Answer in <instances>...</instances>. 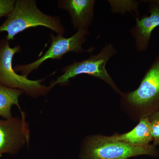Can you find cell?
I'll return each instance as SVG.
<instances>
[{
    "label": "cell",
    "mask_w": 159,
    "mask_h": 159,
    "mask_svg": "<svg viewBox=\"0 0 159 159\" xmlns=\"http://www.w3.org/2000/svg\"><path fill=\"white\" fill-rule=\"evenodd\" d=\"M120 104L135 121L159 111V54L145 72L136 89L120 95Z\"/></svg>",
    "instance_id": "obj_1"
},
{
    "label": "cell",
    "mask_w": 159,
    "mask_h": 159,
    "mask_svg": "<svg viewBox=\"0 0 159 159\" xmlns=\"http://www.w3.org/2000/svg\"><path fill=\"white\" fill-rule=\"evenodd\" d=\"M35 0H16L13 10L0 25V33L7 32L6 38L14 40L16 35L26 29L42 26L57 34L63 35L65 29L59 16L43 13L37 6Z\"/></svg>",
    "instance_id": "obj_2"
},
{
    "label": "cell",
    "mask_w": 159,
    "mask_h": 159,
    "mask_svg": "<svg viewBox=\"0 0 159 159\" xmlns=\"http://www.w3.org/2000/svg\"><path fill=\"white\" fill-rule=\"evenodd\" d=\"M159 157V150L153 144L134 146L114 139L111 136L93 135L83 141L80 159H129L139 156Z\"/></svg>",
    "instance_id": "obj_3"
},
{
    "label": "cell",
    "mask_w": 159,
    "mask_h": 159,
    "mask_svg": "<svg viewBox=\"0 0 159 159\" xmlns=\"http://www.w3.org/2000/svg\"><path fill=\"white\" fill-rule=\"evenodd\" d=\"M116 53L113 45L107 44L98 54H92L87 59L81 61H74L64 67L62 69V74L55 80H52L49 87L51 89L57 84L63 85L67 83L70 79L78 75L87 74L101 80L116 93L121 95L122 92L114 82L106 68L108 61Z\"/></svg>",
    "instance_id": "obj_4"
},
{
    "label": "cell",
    "mask_w": 159,
    "mask_h": 159,
    "mask_svg": "<svg viewBox=\"0 0 159 159\" xmlns=\"http://www.w3.org/2000/svg\"><path fill=\"white\" fill-rule=\"evenodd\" d=\"M21 51L19 45L11 48L10 41L6 37L0 39V84L10 88L20 90L31 97L45 96L51 90L49 86L43 84L46 77L31 80L15 71L12 66L13 57Z\"/></svg>",
    "instance_id": "obj_5"
},
{
    "label": "cell",
    "mask_w": 159,
    "mask_h": 159,
    "mask_svg": "<svg viewBox=\"0 0 159 159\" xmlns=\"http://www.w3.org/2000/svg\"><path fill=\"white\" fill-rule=\"evenodd\" d=\"M89 33L86 31L78 30L72 36L66 38L62 34H50L51 43L49 49L44 54L33 62L28 64L17 65L15 66V71L20 72L21 75L28 77L32 71L37 70L40 66L49 59L60 60L63 57L69 52L80 54L91 53L95 49V47H91L85 50L83 48L84 43L87 40V36Z\"/></svg>",
    "instance_id": "obj_6"
},
{
    "label": "cell",
    "mask_w": 159,
    "mask_h": 159,
    "mask_svg": "<svg viewBox=\"0 0 159 159\" xmlns=\"http://www.w3.org/2000/svg\"><path fill=\"white\" fill-rule=\"evenodd\" d=\"M9 119H0V159L5 154H17L30 141V130L25 113Z\"/></svg>",
    "instance_id": "obj_7"
},
{
    "label": "cell",
    "mask_w": 159,
    "mask_h": 159,
    "mask_svg": "<svg viewBox=\"0 0 159 159\" xmlns=\"http://www.w3.org/2000/svg\"><path fill=\"white\" fill-rule=\"evenodd\" d=\"M149 15L135 17L136 24L130 30L137 51L145 52L148 48L152 32L159 27V1H151L148 6Z\"/></svg>",
    "instance_id": "obj_8"
},
{
    "label": "cell",
    "mask_w": 159,
    "mask_h": 159,
    "mask_svg": "<svg viewBox=\"0 0 159 159\" xmlns=\"http://www.w3.org/2000/svg\"><path fill=\"white\" fill-rule=\"evenodd\" d=\"M94 0H58V7L69 12L75 29L89 33L94 17Z\"/></svg>",
    "instance_id": "obj_9"
},
{
    "label": "cell",
    "mask_w": 159,
    "mask_h": 159,
    "mask_svg": "<svg viewBox=\"0 0 159 159\" xmlns=\"http://www.w3.org/2000/svg\"><path fill=\"white\" fill-rule=\"evenodd\" d=\"M132 129L125 133H116L111 136L114 139L134 146H145L152 142L149 118H142Z\"/></svg>",
    "instance_id": "obj_10"
},
{
    "label": "cell",
    "mask_w": 159,
    "mask_h": 159,
    "mask_svg": "<svg viewBox=\"0 0 159 159\" xmlns=\"http://www.w3.org/2000/svg\"><path fill=\"white\" fill-rule=\"evenodd\" d=\"M24 93L20 90L10 88L0 84V116L4 119L12 118L11 110L13 105L21 111L19 99Z\"/></svg>",
    "instance_id": "obj_11"
},
{
    "label": "cell",
    "mask_w": 159,
    "mask_h": 159,
    "mask_svg": "<svg viewBox=\"0 0 159 159\" xmlns=\"http://www.w3.org/2000/svg\"><path fill=\"white\" fill-rule=\"evenodd\" d=\"M149 118L152 144L159 146V111L152 114Z\"/></svg>",
    "instance_id": "obj_12"
},
{
    "label": "cell",
    "mask_w": 159,
    "mask_h": 159,
    "mask_svg": "<svg viewBox=\"0 0 159 159\" xmlns=\"http://www.w3.org/2000/svg\"><path fill=\"white\" fill-rule=\"evenodd\" d=\"M16 0H0V18L6 16L14 8Z\"/></svg>",
    "instance_id": "obj_13"
}]
</instances>
